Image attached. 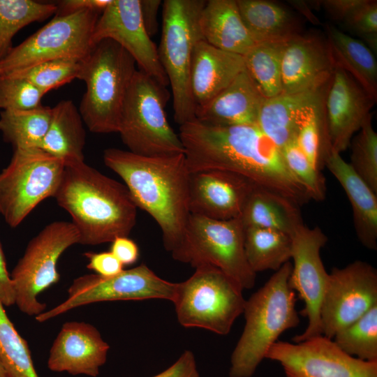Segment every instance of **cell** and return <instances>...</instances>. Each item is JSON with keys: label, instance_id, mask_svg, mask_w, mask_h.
<instances>
[{"label": "cell", "instance_id": "15", "mask_svg": "<svg viewBox=\"0 0 377 377\" xmlns=\"http://www.w3.org/2000/svg\"><path fill=\"white\" fill-rule=\"evenodd\" d=\"M265 358L280 363L287 377H377V361L351 356L323 335L295 343L277 341Z\"/></svg>", "mask_w": 377, "mask_h": 377}, {"label": "cell", "instance_id": "3", "mask_svg": "<svg viewBox=\"0 0 377 377\" xmlns=\"http://www.w3.org/2000/svg\"><path fill=\"white\" fill-rule=\"evenodd\" d=\"M54 198L71 216L82 245L128 237L136 223L138 207L124 184L84 161L65 163Z\"/></svg>", "mask_w": 377, "mask_h": 377}, {"label": "cell", "instance_id": "43", "mask_svg": "<svg viewBox=\"0 0 377 377\" xmlns=\"http://www.w3.org/2000/svg\"><path fill=\"white\" fill-rule=\"evenodd\" d=\"M84 256L89 261L87 267L101 276H112L124 270V265L110 251L87 252Z\"/></svg>", "mask_w": 377, "mask_h": 377}, {"label": "cell", "instance_id": "14", "mask_svg": "<svg viewBox=\"0 0 377 377\" xmlns=\"http://www.w3.org/2000/svg\"><path fill=\"white\" fill-rule=\"evenodd\" d=\"M377 305V270L355 260L328 275L320 306L322 335L332 339L341 330Z\"/></svg>", "mask_w": 377, "mask_h": 377}, {"label": "cell", "instance_id": "13", "mask_svg": "<svg viewBox=\"0 0 377 377\" xmlns=\"http://www.w3.org/2000/svg\"><path fill=\"white\" fill-rule=\"evenodd\" d=\"M176 285L159 277L145 264L109 277L85 274L73 280L65 301L35 318L43 323L78 306L100 302L149 299L172 302Z\"/></svg>", "mask_w": 377, "mask_h": 377}, {"label": "cell", "instance_id": "48", "mask_svg": "<svg viewBox=\"0 0 377 377\" xmlns=\"http://www.w3.org/2000/svg\"><path fill=\"white\" fill-rule=\"evenodd\" d=\"M162 3L160 0H140L142 20L150 37L158 31V11Z\"/></svg>", "mask_w": 377, "mask_h": 377}, {"label": "cell", "instance_id": "50", "mask_svg": "<svg viewBox=\"0 0 377 377\" xmlns=\"http://www.w3.org/2000/svg\"><path fill=\"white\" fill-rule=\"evenodd\" d=\"M290 3L300 13H301L306 19L314 24L319 23L318 20L313 15L307 3L304 1H290Z\"/></svg>", "mask_w": 377, "mask_h": 377}, {"label": "cell", "instance_id": "4", "mask_svg": "<svg viewBox=\"0 0 377 377\" xmlns=\"http://www.w3.org/2000/svg\"><path fill=\"white\" fill-rule=\"evenodd\" d=\"M291 270L287 262L246 300L245 325L231 355L230 377H251L279 336L299 325L295 293L288 284Z\"/></svg>", "mask_w": 377, "mask_h": 377}, {"label": "cell", "instance_id": "30", "mask_svg": "<svg viewBox=\"0 0 377 377\" xmlns=\"http://www.w3.org/2000/svg\"><path fill=\"white\" fill-rule=\"evenodd\" d=\"M240 219L244 229L267 228L290 235L303 223L300 207L280 195L256 186L244 205Z\"/></svg>", "mask_w": 377, "mask_h": 377}, {"label": "cell", "instance_id": "26", "mask_svg": "<svg viewBox=\"0 0 377 377\" xmlns=\"http://www.w3.org/2000/svg\"><path fill=\"white\" fill-rule=\"evenodd\" d=\"M198 24L203 40L223 51L244 56L256 44L236 0L206 1Z\"/></svg>", "mask_w": 377, "mask_h": 377}, {"label": "cell", "instance_id": "8", "mask_svg": "<svg viewBox=\"0 0 377 377\" xmlns=\"http://www.w3.org/2000/svg\"><path fill=\"white\" fill-rule=\"evenodd\" d=\"M195 269L186 281L177 283L172 302L177 320L185 327L226 335L243 313V289L214 266L201 265Z\"/></svg>", "mask_w": 377, "mask_h": 377}, {"label": "cell", "instance_id": "21", "mask_svg": "<svg viewBox=\"0 0 377 377\" xmlns=\"http://www.w3.org/2000/svg\"><path fill=\"white\" fill-rule=\"evenodd\" d=\"M334 66L325 38L299 34L288 40L281 60L282 93L294 94L330 82Z\"/></svg>", "mask_w": 377, "mask_h": 377}, {"label": "cell", "instance_id": "1", "mask_svg": "<svg viewBox=\"0 0 377 377\" xmlns=\"http://www.w3.org/2000/svg\"><path fill=\"white\" fill-rule=\"evenodd\" d=\"M179 135L191 173L229 171L298 207L311 200L288 170L281 149L257 125L214 126L194 119L180 125Z\"/></svg>", "mask_w": 377, "mask_h": 377}, {"label": "cell", "instance_id": "39", "mask_svg": "<svg viewBox=\"0 0 377 377\" xmlns=\"http://www.w3.org/2000/svg\"><path fill=\"white\" fill-rule=\"evenodd\" d=\"M350 162L354 171L377 193V133L371 115L364 121L350 143Z\"/></svg>", "mask_w": 377, "mask_h": 377}, {"label": "cell", "instance_id": "22", "mask_svg": "<svg viewBox=\"0 0 377 377\" xmlns=\"http://www.w3.org/2000/svg\"><path fill=\"white\" fill-rule=\"evenodd\" d=\"M244 69L242 55L220 50L203 39L198 40L193 52L190 71V89L195 111L212 100Z\"/></svg>", "mask_w": 377, "mask_h": 377}, {"label": "cell", "instance_id": "44", "mask_svg": "<svg viewBox=\"0 0 377 377\" xmlns=\"http://www.w3.org/2000/svg\"><path fill=\"white\" fill-rule=\"evenodd\" d=\"M151 377H200L194 354L185 350L169 367Z\"/></svg>", "mask_w": 377, "mask_h": 377}, {"label": "cell", "instance_id": "27", "mask_svg": "<svg viewBox=\"0 0 377 377\" xmlns=\"http://www.w3.org/2000/svg\"><path fill=\"white\" fill-rule=\"evenodd\" d=\"M326 42L334 68L348 73L375 101L377 100V61L375 54L361 40L332 24L325 26Z\"/></svg>", "mask_w": 377, "mask_h": 377}, {"label": "cell", "instance_id": "16", "mask_svg": "<svg viewBox=\"0 0 377 377\" xmlns=\"http://www.w3.org/2000/svg\"><path fill=\"white\" fill-rule=\"evenodd\" d=\"M290 236L293 264L288 284L304 301L302 313L308 318L305 330L293 339L299 343L322 335L320 311L329 273L323 263L320 250L328 238L319 227L311 228L304 223Z\"/></svg>", "mask_w": 377, "mask_h": 377}, {"label": "cell", "instance_id": "24", "mask_svg": "<svg viewBox=\"0 0 377 377\" xmlns=\"http://www.w3.org/2000/svg\"><path fill=\"white\" fill-rule=\"evenodd\" d=\"M324 165L343 187L353 209L357 239L367 249H377V193L354 171L341 154L330 149Z\"/></svg>", "mask_w": 377, "mask_h": 377}, {"label": "cell", "instance_id": "12", "mask_svg": "<svg viewBox=\"0 0 377 377\" xmlns=\"http://www.w3.org/2000/svg\"><path fill=\"white\" fill-rule=\"evenodd\" d=\"M101 13L86 10L57 15L20 45L0 64V76L57 59H84Z\"/></svg>", "mask_w": 377, "mask_h": 377}, {"label": "cell", "instance_id": "19", "mask_svg": "<svg viewBox=\"0 0 377 377\" xmlns=\"http://www.w3.org/2000/svg\"><path fill=\"white\" fill-rule=\"evenodd\" d=\"M254 186L246 178L229 171L205 170L191 172L190 213L223 221L240 218Z\"/></svg>", "mask_w": 377, "mask_h": 377}, {"label": "cell", "instance_id": "51", "mask_svg": "<svg viewBox=\"0 0 377 377\" xmlns=\"http://www.w3.org/2000/svg\"><path fill=\"white\" fill-rule=\"evenodd\" d=\"M0 377H6L1 360H0Z\"/></svg>", "mask_w": 377, "mask_h": 377}, {"label": "cell", "instance_id": "38", "mask_svg": "<svg viewBox=\"0 0 377 377\" xmlns=\"http://www.w3.org/2000/svg\"><path fill=\"white\" fill-rule=\"evenodd\" d=\"M82 60L57 59L43 62L1 76L25 80L44 94L77 79Z\"/></svg>", "mask_w": 377, "mask_h": 377}, {"label": "cell", "instance_id": "20", "mask_svg": "<svg viewBox=\"0 0 377 377\" xmlns=\"http://www.w3.org/2000/svg\"><path fill=\"white\" fill-rule=\"evenodd\" d=\"M110 349L99 331L84 322L63 324L50 350L47 367L54 372L97 377Z\"/></svg>", "mask_w": 377, "mask_h": 377}, {"label": "cell", "instance_id": "32", "mask_svg": "<svg viewBox=\"0 0 377 377\" xmlns=\"http://www.w3.org/2000/svg\"><path fill=\"white\" fill-rule=\"evenodd\" d=\"M52 108L41 105L26 110L0 112V131L13 150L40 148L47 131Z\"/></svg>", "mask_w": 377, "mask_h": 377}, {"label": "cell", "instance_id": "45", "mask_svg": "<svg viewBox=\"0 0 377 377\" xmlns=\"http://www.w3.org/2000/svg\"><path fill=\"white\" fill-rule=\"evenodd\" d=\"M110 251L124 266L134 264L139 258V248L137 244L128 237L115 238L111 242Z\"/></svg>", "mask_w": 377, "mask_h": 377}, {"label": "cell", "instance_id": "41", "mask_svg": "<svg viewBox=\"0 0 377 377\" xmlns=\"http://www.w3.org/2000/svg\"><path fill=\"white\" fill-rule=\"evenodd\" d=\"M45 94L28 81L0 76V110H26L41 105Z\"/></svg>", "mask_w": 377, "mask_h": 377}, {"label": "cell", "instance_id": "37", "mask_svg": "<svg viewBox=\"0 0 377 377\" xmlns=\"http://www.w3.org/2000/svg\"><path fill=\"white\" fill-rule=\"evenodd\" d=\"M333 339L346 353L362 360L377 361V305Z\"/></svg>", "mask_w": 377, "mask_h": 377}, {"label": "cell", "instance_id": "18", "mask_svg": "<svg viewBox=\"0 0 377 377\" xmlns=\"http://www.w3.org/2000/svg\"><path fill=\"white\" fill-rule=\"evenodd\" d=\"M376 101L345 71L334 68L325 97V114L331 149L341 154L349 146Z\"/></svg>", "mask_w": 377, "mask_h": 377}, {"label": "cell", "instance_id": "36", "mask_svg": "<svg viewBox=\"0 0 377 377\" xmlns=\"http://www.w3.org/2000/svg\"><path fill=\"white\" fill-rule=\"evenodd\" d=\"M0 301V360L6 377H39L27 341L15 329Z\"/></svg>", "mask_w": 377, "mask_h": 377}, {"label": "cell", "instance_id": "33", "mask_svg": "<svg viewBox=\"0 0 377 377\" xmlns=\"http://www.w3.org/2000/svg\"><path fill=\"white\" fill-rule=\"evenodd\" d=\"M57 10L54 2L0 0V64L13 48V39L22 29L49 18Z\"/></svg>", "mask_w": 377, "mask_h": 377}, {"label": "cell", "instance_id": "5", "mask_svg": "<svg viewBox=\"0 0 377 377\" xmlns=\"http://www.w3.org/2000/svg\"><path fill=\"white\" fill-rule=\"evenodd\" d=\"M133 58L119 44L105 39L81 61L77 79L86 90L78 110L95 133H118L123 103L137 71Z\"/></svg>", "mask_w": 377, "mask_h": 377}, {"label": "cell", "instance_id": "7", "mask_svg": "<svg viewBox=\"0 0 377 377\" xmlns=\"http://www.w3.org/2000/svg\"><path fill=\"white\" fill-rule=\"evenodd\" d=\"M205 0H165L158 54L170 84L175 121L179 125L195 119L190 71L195 44L203 39L198 20Z\"/></svg>", "mask_w": 377, "mask_h": 377}, {"label": "cell", "instance_id": "25", "mask_svg": "<svg viewBox=\"0 0 377 377\" xmlns=\"http://www.w3.org/2000/svg\"><path fill=\"white\" fill-rule=\"evenodd\" d=\"M329 83L304 91L281 93L267 98L260 110L257 126L281 149L295 140L298 121L303 112L325 99Z\"/></svg>", "mask_w": 377, "mask_h": 377}, {"label": "cell", "instance_id": "34", "mask_svg": "<svg viewBox=\"0 0 377 377\" xmlns=\"http://www.w3.org/2000/svg\"><path fill=\"white\" fill-rule=\"evenodd\" d=\"M286 42L258 43L243 56L245 69L265 98L282 93L281 60Z\"/></svg>", "mask_w": 377, "mask_h": 377}, {"label": "cell", "instance_id": "17", "mask_svg": "<svg viewBox=\"0 0 377 377\" xmlns=\"http://www.w3.org/2000/svg\"><path fill=\"white\" fill-rule=\"evenodd\" d=\"M110 39L123 47L140 71L163 87L169 82L158 50L147 34L141 16L140 0H112L100 15L92 32L91 44Z\"/></svg>", "mask_w": 377, "mask_h": 377}, {"label": "cell", "instance_id": "47", "mask_svg": "<svg viewBox=\"0 0 377 377\" xmlns=\"http://www.w3.org/2000/svg\"><path fill=\"white\" fill-rule=\"evenodd\" d=\"M364 0H323L317 1L324 9L335 20H344L357 8Z\"/></svg>", "mask_w": 377, "mask_h": 377}, {"label": "cell", "instance_id": "11", "mask_svg": "<svg viewBox=\"0 0 377 377\" xmlns=\"http://www.w3.org/2000/svg\"><path fill=\"white\" fill-rule=\"evenodd\" d=\"M79 240V233L71 222L57 221L45 226L29 241L10 274L15 304L22 313L36 317L45 311L46 304L39 302L38 296L59 281L57 262Z\"/></svg>", "mask_w": 377, "mask_h": 377}, {"label": "cell", "instance_id": "35", "mask_svg": "<svg viewBox=\"0 0 377 377\" xmlns=\"http://www.w3.org/2000/svg\"><path fill=\"white\" fill-rule=\"evenodd\" d=\"M295 140L311 163L320 170L331 149L325 114V99L306 108L297 124Z\"/></svg>", "mask_w": 377, "mask_h": 377}, {"label": "cell", "instance_id": "29", "mask_svg": "<svg viewBox=\"0 0 377 377\" xmlns=\"http://www.w3.org/2000/svg\"><path fill=\"white\" fill-rule=\"evenodd\" d=\"M78 108L71 100L52 108L47 131L40 148L64 163L84 161L86 131Z\"/></svg>", "mask_w": 377, "mask_h": 377}, {"label": "cell", "instance_id": "42", "mask_svg": "<svg viewBox=\"0 0 377 377\" xmlns=\"http://www.w3.org/2000/svg\"><path fill=\"white\" fill-rule=\"evenodd\" d=\"M343 22L376 54L377 1L364 0Z\"/></svg>", "mask_w": 377, "mask_h": 377}, {"label": "cell", "instance_id": "6", "mask_svg": "<svg viewBox=\"0 0 377 377\" xmlns=\"http://www.w3.org/2000/svg\"><path fill=\"white\" fill-rule=\"evenodd\" d=\"M169 98L165 87L137 70L125 96L118 133L129 151L149 157L185 153L179 134L165 112Z\"/></svg>", "mask_w": 377, "mask_h": 377}, {"label": "cell", "instance_id": "40", "mask_svg": "<svg viewBox=\"0 0 377 377\" xmlns=\"http://www.w3.org/2000/svg\"><path fill=\"white\" fill-rule=\"evenodd\" d=\"M281 151L288 170L304 186L311 199L316 201L325 200L326 193L325 178L320 171L311 163L296 140L286 145Z\"/></svg>", "mask_w": 377, "mask_h": 377}, {"label": "cell", "instance_id": "2", "mask_svg": "<svg viewBox=\"0 0 377 377\" xmlns=\"http://www.w3.org/2000/svg\"><path fill=\"white\" fill-rule=\"evenodd\" d=\"M105 165L124 182L137 207L158 223L166 251L179 245L191 213V172L185 154L149 157L117 148L103 154Z\"/></svg>", "mask_w": 377, "mask_h": 377}, {"label": "cell", "instance_id": "28", "mask_svg": "<svg viewBox=\"0 0 377 377\" xmlns=\"http://www.w3.org/2000/svg\"><path fill=\"white\" fill-rule=\"evenodd\" d=\"M242 20L256 43L286 42L302 34L301 24L288 8L267 0H236Z\"/></svg>", "mask_w": 377, "mask_h": 377}, {"label": "cell", "instance_id": "23", "mask_svg": "<svg viewBox=\"0 0 377 377\" xmlns=\"http://www.w3.org/2000/svg\"><path fill=\"white\" fill-rule=\"evenodd\" d=\"M266 99L244 69L212 100L198 109L195 119L214 126L257 125Z\"/></svg>", "mask_w": 377, "mask_h": 377}, {"label": "cell", "instance_id": "46", "mask_svg": "<svg viewBox=\"0 0 377 377\" xmlns=\"http://www.w3.org/2000/svg\"><path fill=\"white\" fill-rule=\"evenodd\" d=\"M112 0H63L54 2L57 7L55 15H66L80 10H92L102 13Z\"/></svg>", "mask_w": 377, "mask_h": 377}, {"label": "cell", "instance_id": "9", "mask_svg": "<svg viewBox=\"0 0 377 377\" xmlns=\"http://www.w3.org/2000/svg\"><path fill=\"white\" fill-rule=\"evenodd\" d=\"M171 254L175 260L194 268L214 266L243 290L255 285L256 274L246 258L244 228L240 218L223 221L191 214L183 237Z\"/></svg>", "mask_w": 377, "mask_h": 377}, {"label": "cell", "instance_id": "49", "mask_svg": "<svg viewBox=\"0 0 377 377\" xmlns=\"http://www.w3.org/2000/svg\"><path fill=\"white\" fill-rule=\"evenodd\" d=\"M0 301L5 306L15 304L12 280L8 272L5 255L0 242Z\"/></svg>", "mask_w": 377, "mask_h": 377}, {"label": "cell", "instance_id": "10", "mask_svg": "<svg viewBox=\"0 0 377 377\" xmlns=\"http://www.w3.org/2000/svg\"><path fill=\"white\" fill-rule=\"evenodd\" d=\"M64 162L40 148L15 149L0 172V214L11 228L18 226L45 199L54 197Z\"/></svg>", "mask_w": 377, "mask_h": 377}, {"label": "cell", "instance_id": "31", "mask_svg": "<svg viewBox=\"0 0 377 377\" xmlns=\"http://www.w3.org/2000/svg\"><path fill=\"white\" fill-rule=\"evenodd\" d=\"M244 251L256 274L265 270L276 272L291 259V236L272 229L245 228Z\"/></svg>", "mask_w": 377, "mask_h": 377}]
</instances>
